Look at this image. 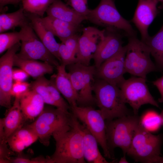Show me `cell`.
<instances>
[{"mask_svg":"<svg viewBox=\"0 0 163 163\" xmlns=\"http://www.w3.org/2000/svg\"><path fill=\"white\" fill-rule=\"evenodd\" d=\"M80 121L72 113L70 124L54 133L56 148L49 163H85L83 138Z\"/></svg>","mask_w":163,"mask_h":163,"instance_id":"cell-1","label":"cell"},{"mask_svg":"<svg viewBox=\"0 0 163 163\" xmlns=\"http://www.w3.org/2000/svg\"><path fill=\"white\" fill-rule=\"evenodd\" d=\"M93 91L96 105L105 120L130 115L117 86L95 78Z\"/></svg>","mask_w":163,"mask_h":163,"instance_id":"cell-2","label":"cell"},{"mask_svg":"<svg viewBox=\"0 0 163 163\" xmlns=\"http://www.w3.org/2000/svg\"><path fill=\"white\" fill-rule=\"evenodd\" d=\"M139 120L140 118L135 115L105 120L107 144L114 158L113 153L116 148H121L124 155L127 153Z\"/></svg>","mask_w":163,"mask_h":163,"instance_id":"cell-3","label":"cell"},{"mask_svg":"<svg viewBox=\"0 0 163 163\" xmlns=\"http://www.w3.org/2000/svg\"><path fill=\"white\" fill-rule=\"evenodd\" d=\"M72 113L52 107H44L35 120L27 126L37 135L42 144L48 146L56 132L69 125Z\"/></svg>","mask_w":163,"mask_h":163,"instance_id":"cell-4","label":"cell"},{"mask_svg":"<svg viewBox=\"0 0 163 163\" xmlns=\"http://www.w3.org/2000/svg\"><path fill=\"white\" fill-rule=\"evenodd\" d=\"M126 45L125 66L126 73L146 79L147 75L157 68L150 58L148 46L136 36L129 37Z\"/></svg>","mask_w":163,"mask_h":163,"instance_id":"cell-5","label":"cell"},{"mask_svg":"<svg viewBox=\"0 0 163 163\" xmlns=\"http://www.w3.org/2000/svg\"><path fill=\"white\" fill-rule=\"evenodd\" d=\"M66 66L77 95V105L93 107L96 105L95 98L92 94L96 69L95 66L76 62Z\"/></svg>","mask_w":163,"mask_h":163,"instance_id":"cell-6","label":"cell"},{"mask_svg":"<svg viewBox=\"0 0 163 163\" xmlns=\"http://www.w3.org/2000/svg\"><path fill=\"white\" fill-rule=\"evenodd\" d=\"M87 20L98 26L123 31L128 37L136 36L129 22L120 14L113 0H101L97 6L90 9Z\"/></svg>","mask_w":163,"mask_h":163,"instance_id":"cell-7","label":"cell"},{"mask_svg":"<svg viewBox=\"0 0 163 163\" xmlns=\"http://www.w3.org/2000/svg\"><path fill=\"white\" fill-rule=\"evenodd\" d=\"M163 140L162 135L152 134L139 122L127 154L136 161L146 163L160 155Z\"/></svg>","mask_w":163,"mask_h":163,"instance_id":"cell-8","label":"cell"},{"mask_svg":"<svg viewBox=\"0 0 163 163\" xmlns=\"http://www.w3.org/2000/svg\"><path fill=\"white\" fill-rule=\"evenodd\" d=\"M70 111L95 137L103 149L104 157L113 159L107 144L106 121L99 110L92 106L75 105L70 107Z\"/></svg>","mask_w":163,"mask_h":163,"instance_id":"cell-9","label":"cell"},{"mask_svg":"<svg viewBox=\"0 0 163 163\" xmlns=\"http://www.w3.org/2000/svg\"><path fill=\"white\" fill-rule=\"evenodd\" d=\"M21 46L16 55L26 59L40 60L57 67L60 64L58 60L46 48L39 38L30 22L21 28Z\"/></svg>","mask_w":163,"mask_h":163,"instance_id":"cell-10","label":"cell"},{"mask_svg":"<svg viewBox=\"0 0 163 163\" xmlns=\"http://www.w3.org/2000/svg\"><path fill=\"white\" fill-rule=\"evenodd\" d=\"M146 82L145 79L134 77L125 79L118 86L123 101L132 107L134 115H137L139 109L145 104L159 107L151 94Z\"/></svg>","mask_w":163,"mask_h":163,"instance_id":"cell-11","label":"cell"},{"mask_svg":"<svg viewBox=\"0 0 163 163\" xmlns=\"http://www.w3.org/2000/svg\"><path fill=\"white\" fill-rule=\"evenodd\" d=\"M20 46V42L8 49L0 58V104L8 109L11 106L14 59Z\"/></svg>","mask_w":163,"mask_h":163,"instance_id":"cell-12","label":"cell"},{"mask_svg":"<svg viewBox=\"0 0 163 163\" xmlns=\"http://www.w3.org/2000/svg\"><path fill=\"white\" fill-rule=\"evenodd\" d=\"M105 36V29L100 30L91 26L83 28L82 34L78 40L76 62L90 65L91 59Z\"/></svg>","mask_w":163,"mask_h":163,"instance_id":"cell-13","label":"cell"},{"mask_svg":"<svg viewBox=\"0 0 163 163\" xmlns=\"http://www.w3.org/2000/svg\"><path fill=\"white\" fill-rule=\"evenodd\" d=\"M126 51L125 46L116 54L96 68L95 78L118 86L125 79L123 75L126 73L125 66Z\"/></svg>","mask_w":163,"mask_h":163,"instance_id":"cell-14","label":"cell"},{"mask_svg":"<svg viewBox=\"0 0 163 163\" xmlns=\"http://www.w3.org/2000/svg\"><path fill=\"white\" fill-rule=\"evenodd\" d=\"M30 88L37 93L45 103L69 112L70 107L61 95L55 82V75L50 79L44 76L39 78L31 84Z\"/></svg>","mask_w":163,"mask_h":163,"instance_id":"cell-15","label":"cell"},{"mask_svg":"<svg viewBox=\"0 0 163 163\" xmlns=\"http://www.w3.org/2000/svg\"><path fill=\"white\" fill-rule=\"evenodd\" d=\"M157 0H139L132 21L140 32L143 42L150 36L148 29L157 14Z\"/></svg>","mask_w":163,"mask_h":163,"instance_id":"cell-16","label":"cell"},{"mask_svg":"<svg viewBox=\"0 0 163 163\" xmlns=\"http://www.w3.org/2000/svg\"><path fill=\"white\" fill-rule=\"evenodd\" d=\"M105 29V38L99 45L93 58L96 68L116 54L123 47V36L119 30L112 27H106Z\"/></svg>","mask_w":163,"mask_h":163,"instance_id":"cell-17","label":"cell"},{"mask_svg":"<svg viewBox=\"0 0 163 163\" xmlns=\"http://www.w3.org/2000/svg\"><path fill=\"white\" fill-rule=\"evenodd\" d=\"M25 120L20 106V98L15 97L5 117L0 119V138L7 141L12 134L23 127Z\"/></svg>","mask_w":163,"mask_h":163,"instance_id":"cell-18","label":"cell"},{"mask_svg":"<svg viewBox=\"0 0 163 163\" xmlns=\"http://www.w3.org/2000/svg\"><path fill=\"white\" fill-rule=\"evenodd\" d=\"M25 13L30 20L32 28L39 38L61 64V60L59 53L60 43L57 42L54 35L43 24L41 17Z\"/></svg>","mask_w":163,"mask_h":163,"instance_id":"cell-19","label":"cell"},{"mask_svg":"<svg viewBox=\"0 0 163 163\" xmlns=\"http://www.w3.org/2000/svg\"><path fill=\"white\" fill-rule=\"evenodd\" d=\"M41 20L44 26L61 42L78 34L83 29L81 25H76L49 16L41 18Z\"/></svg>","mask_w":163,"mask_h":163,"instance_id":"cell-20","label":"cell"},{"mask_svg":"<svg viewBox=\"0 0 163 163\" xmlns=\"http://www.w3.org/2000/svg\"><path fill=\"white\" fill-rule=\"evenodd\" d=\"M44 104L41 97L31 88L20 98L21 108L26 120L37 117L43 110Z\"/></svg>","mask_w":163,"mask_h":163,"instance_id":"cell-21","label":"cell"},{"mask_svg":"<svg viewBox=\"0 0 163 163\" xmlns=\"http://www.w3.org/2000/svg\"><path fill=\"white\" fill-rule=\"evenodd\" d=\"M47 16L76 25H81L87 18L76 12L61 0H55L46 11Z\"/></svg>","mask_w":163,"mask_h":163,"instance_id":"cell-22","label":"cell"},{"mask_svg":"<svg viewBox=\"0 0 163 163\" xmlns=\"http://www.w3.org/2000/svg\"><path fill=\"white\" fill-rule=\"evenodd\" d=\"M66 67L60 64L56 67L57 72L55 74V82L57 89L71 107L77 105V96L70 75L66 72Z\"/></svg>","mask_w":163,"mask_h":163,"instance_id":"cell-23","label":"cell"},{"mask_svg":"<svg viewBox=\"0 0 163 163\" xmlns=\"http://www.w3.org/2000/svg\"><path fill=\"white\" fill-rule=\"evenodd\" d=\"M83 138V155L86 161L91 163H108L100 152L98 142L86 126L80 121Z\"/></svg>","mask_w":163,"mask_h":163,"instance_id":"cell-24","label":"cell"},{"mask_svg":"<svg viewBox=\"0 0 163 163\" xmlns=\"http://www.w3.org/2000/svg\"><path fill=\"white\" fill-rule=\"evenodd\" d=\"M38 139L39 138L36 134L27 126L16 131L8 138L7 141L12 151L20 153Z\"/></svg>","mask_w":163,"mask_h":163,"instance_id":"cell-25","label":"cell"},{"mask_svg":"<svg viewBox=\"0 0 163 163\" xmlns=\"http://www.w3.org/2000/svg\"><path fill=\"white\" fill-rule=\"evenodd\" d=\"M14 66L25 71L30 76L37 79L47 74L53 73L54 66L50 64L37 60L26 59L14 57Z\"/></svg>","mask_w":163,"mask_h":163,"instance_id":"cell-26","label":"cell"},{"mask_svg":"<svg viewBox=\"0 0 163 163\" xmlns=\"http://www.w3.org/2000/svg\"><path fill=\"white\" fill-rule=\"evenodd\" d=\"M30 23V20L21 5L17 11L0 14V33L10 30H14L18 27L21 28Z\"/></svg>","mask_w":163,"mask_h":163,"instance_id":"cell-27","label":"cell"},{"mask_svg":"<svg viewBox=\"0 0 163 163\" xmlns=\"http://www.w3.org/2000/svg\"><path fill=\"white\" fill-rule=\"evenodd\" d=\"M143 42L149 48L151 55L156 62V67L160 70H163V24L155 34L149 36Z\"/></svg>","mask_w":163,"mask_h":163,"instance_id":"cell-28","label":"cell"},{"mask_svg":"<svg viewBox=\"0 0 163 163\" xmlns=\"http://www.w3.org/2000/svg\"><path fill=\"white\" fill-rule=\"evenodd\" d=\"M55 0H21V6L25 13L42 18Z\"/></svg>","mask_w":163,"mask_h":163,"instance_id":"cell-29","label":"cell"},{"mask_svg":"<svg viewBox=\"0 0 163 163\" xmlns=\"http://www.w3.org/2000/svg\"><path fill=\"white\" fill-rule=\"evenodd\" d=\"M139 123L150 132L156 131L162 125L160 114L153 110L145 112L140 118Z\"/></svg>","mask_w":163,"mask_h":163,"instance_id":"cell-30","label":"cell"},{"mask_svg":"<svg viewBox=\"0 0 163 163\" xmlns=\"http://www.w3.org/2000/svg\"><path fill=\"white\" fill-rule=\"evenodd\" d=\"M21 40V34L20 31L0 33V54L20 42Z\"/></svg>","mask_w":163,"mask_h":163,"instance_id":"cell-31","label":"cell"},{"mask_svg":"<svg viewBox=\"0 0 163 163\" xmlns=\"http://www.w3.org/2000/svg\"><path fill=\"white\" fill-rule=\"evenodd\" d=\"M61 63L66 66L76 62V53L63 43H60L59 50Z\"/></svg>","mask_w":163,"mask_h":163,"instance_id":"cell-32","label":"cell"},{"mask_svg":"<svg viewBox=\"0 0 163 163\" xmlns=\"http://www.w3.org/2000/svg\"><path fill=\"white\" fill-rule=\"evenodd\" d=\"M88 0H68L66 4L79 14L86 17L90 11L88 7Z\"/></svg>","mask_w":163,"mask_h":163,"instance_id":"cell-33","label":"cell"},{"mask_svg":"<svg viewBox=\"0 0 163 163\" xmlns=\"http://www.w3.org/2000/svg\"><path fill=\"white\" fill-rule=\"evenodd\" d=\"M31 84L25 82H14L11 89L12 96L20 98L30 89Z\"/></svg>","mask_w":163,"mask_h":163,"instance_id":"cell-34","label":"cell"},{"mask_svg":"<svg viewBox=\"0 0 163 163\" xmlns=\"http://www.w3.org/2000/svg\"><path fill=\"white\" fill-rule=\"evenodd\" d=\"M7 141L0 139V163H10V156L14 152L8 147Z\"/></svg>","mask_w":163,"mask_h":163,"instance_id":"cell-35","label":"cell"},{"mask_svg":"<svg viewBox=\"0 0 163 163\" xmlns=\"http://www.w3.org/2000/svg\"><path fill=\"white\" fill-rule=\"evenodd\" d=\"M10 162L15 163H49L48 158H38L30 159L23 157H16L11 158Z\"/></svg>","mask_w":163,"mask_h":163,"instance_id":"cell-36","label":"cell"},{"mask_svg":"<svg viewBox=\"0 0 163 163\" xmlns=\"http://www.w3.org/2000/svg\"><path fill=\"white\" fill-rule=\"evenodd\" d=\"M25 71L20 69H13L12 78L14 82H25L29 77Z\"/></svg>","mask_w":163,"mask_h":163,"instance_id":"cell-37","label":"cell"},{"mask_svg":"<svg viewBox=\"0 0 163 163\" xmlns=\"http://www.w3.org/2000/svg\"><path fill=\"white\" fill-rule=\"evenodd\" d=\"M153 84L157 88L161 95V97L158 99V101L160 103H163V75L153 81Z\"/></svg>","mask_w":163,"mask_h":163,"instance_id":"cell-38","label":"cell"},{"mask_svg":"<svg viewBox=\"0 0 163 163\" xmlns=\"http://www.w3.org/2000/svg\"><path fill=\"white\" fill-rule=\"evenodd\" d=\"M21 0H0L1 12L4 10L5 6L8 5H12L17 6L21 3Z\"/></svg>","mask_w":163,"mask_h":163,"instance_id":"cell-39","label":"cell"},{"mask_svg":"<svg viewBox=\"0 0 163 163\" xmlns=\"http://www.w3.org/2000/svg\"><path fill=\"white\" fill-rule=\"evenodd\" d=\"M147 163H163V157L160 156L153 158L149 160Z\"/></svg>","mask_w":163,"mask_h":163,"instance_id":"cell-40","label":"cell"},{"mask_svg":"<svg viewBox=\"0 0 163 163\" xmlns=\"http://www.w3.org/2000/svg\"><path fill=\"white\" fill-rule=\"evenodd\" d=\"M118 162L119 163H129V162L126 160V155H124L123 157L121 158Z\"/></svg>","mask_w":163,"mask_h":163,"instance_id":"cell-41","label":"cell"},{"mask_svg":"<svg viewBox=\"0 0 163 163\" xmlns=\"http://www.w3.org/2000/svg\"><path fill=\"white\" fill-rule=\"evenodd\" d=\"M160 114L161 119L162 125L163 126V110Z\"/></svg>","mask_w":163,"mask_h":163,"instance_id":"cell-42","label":"cell"},{"mask_svg":"<svg viewBox=\"0 0 163 163\" xmlns=\"http://www.w3.org/2000/svg\"><path fill=\"white\" fill-rule=\"evenodd\" d=\"M159 8L160 9L163 10V3H162V4L160 6Z\"/></svg>","mask_w":163,"mask_h":163,"instance_id":"cell-43","label":"cell"},{"mask_svg":"<svg viewBox=\"0 0 163 163\" xmlns=\"http://www.w3.org/2000/svg\"><path fill=\"white\" fill-rule=\"evenodd\" d=\"M158 2H162V3H163V0H157Z\"/></svg>","mask_w":163,"mask_h":163,"instance_id":"cell-44","label":"cell"},{"mask_svg":"<svg viewBox=\"0 0 163 163\" xmlns=\"http://www.w3.org/2000/svg\"><path fill=\"white\" fill-rule=\"evenodd\" d=\"M67 0H64L66 2L67 1Z\"/></svg>","mask_w":163,"mask_h":163,"instance_id":"cell-45","label":"cell"}]
</instances>
